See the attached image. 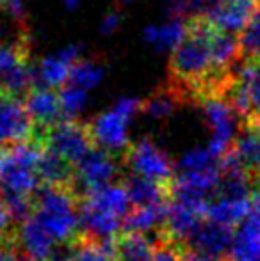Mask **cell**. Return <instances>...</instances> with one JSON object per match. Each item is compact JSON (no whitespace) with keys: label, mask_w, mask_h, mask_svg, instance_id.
<instances>
[{"label":"cell","mask_w":260,"mask_h":261,"mask_svg":"<svg viewBox=\"0 0 260 261\" xmlns=\"http://www.w3.org/2000/svg\"><path fill=\"white\" fill-rule=\"evenodd\" d=\"M0 7H4V0H0Z\"/></svg>","instance_id":"cell-36"},{"label":"cell","mask_w":260,"mask_h":261,"mask_svg":"<svg viewBox=\"0 0 260 261\" xmlns=\"http://www.w3.org/2000/svg\"><path fill=\"white\" fill-rule=\"evenodd\" d=\"M203 2H205V11H207L208 7H210L212 4H216V2H218V0H203Z\"/></svg>","instance_id":"cell-35"},{"label":"cell","mask_w":260,"mask_h":261,"mask_svg":"<svg viewBox=\"0 0 260 261\" xmlns=\"http://www.w3.org/2000/svg\"><path fill=\"white\" fill-rule=\"evenodd\" d=\"M139 110H143V103L137 98H122L111 110L100 114L93 123H89L94 144L107 149L112 155H123L130 146L129 124Z\"/></svg>","instance_id":"cell-5"},{"label":"cell","mask_w":260,"mask_h":261,"mask_svg":"<svg viewBox=\"0 0 260 261\" xmlns=\"http://www.w3.org/2000/svg\"><path fill=\"white\" fill-rule=\"evenodd\" d=\"M80 204L114 213V215L125 219V215L130 212L132 201L125 183H109V185L98 187V189L86 190Z\"/></svg>","instance_id":"cell-16"},{"label":"cell","mask_w":260,"mask_h":261,"mask_svg":"<svg viewBox=\"0 0 260 261\" xmlns=\"http://www.w3.org/2000/svg\"><path fill=\"white\" fill-rule=\"evenodd\" d=\"M125 187L129 190L132 206H145V204H166L171 196V183L164 185L159 181L141 178V176L132 174L127 178Z\"/></svg>","instance_id":"cell-17"},{"label":"cell","mask_w":260,"mask_h":261,"mask_svg":"<svg viewBox=\"0 0 260 261\" xmlns=\"http://www.w3.org/2000/svg\"><path fill=\"white\" fill-rule=\"evenodd\" d=\"M14 242H16L20 254L27 261H52L57 252V242L39 224V220L32 215V212L20 220Z\"/></svg>","instance_id":"cell-10"},{"label":"cell","mask_w":260,"mask_h":261,"mask_svg":"<svg viewBox=\"0 0 260 261\" xmlns=\"http://www.w3.org/2000/svg\"><path fill=\"white\" fill-rule=\"evenodd\" d=\"M175 100H177V94L173 91H166V93H159L155 96H152L148 101L143 103V110L148 114L153 119H164L168 117L175 109Z\"/></svg>","instance_id":"cell-28"},{"label":"cell","mask_w":260,"mask_h":261,"mask_svg":"<svg viewBox=\"0 0 260 261\" xmlns=\"http://www.w3.org/2000/svg\"><path fill=\"white\" fill-rule=\"evenodd\" d=\"M223 178L221 158L210 149L196 148L187 151L175 164V178L171 190L207 197L218 190Z\"/></svg>","instance_id":"cell-3"},{"label":"cell","mask_w":260,"mask_h":261,"mask_svg":"<svg viewBox=\"0 0 260 261\" xmlns=\"http://www.w3.org/2000/svg\"><path fill=\"white\" fill-rule=\"evenodd\" d=\"M68 261H116L112 240H98L82 233L69 242Z\"/></svg>","instance_id":"cell-19"},{"label":"cell","mask_w":260,"mask_h":261,"mask_svg":"<svg viewBox=\"0 0 260 261\" xmlns=\"http://www.w3.org/2000/svg\"><path fill=\"white\" fill-rule=\"evenodd\" d=\"M203 107V114L207 124L210 128V141H208V149L216 156L221 158L233 146V141L237 137V110L233 109L226 98L223 96H210L203 98L200 101Z\"/></svg>","instance_id":"cell-8"},{"label":"cell","mask_w":260,"mask_h":261,"mask_svg":"<svg viewBox=\"0 0 260 261\" xmlns=\"http://www.w3.org/2000/svg\"><path fill=\"white\" fill-rule=\"evenodd\" d=\"M120 23H122V14H120L118 11H112V13H109L107 16L104 18L102 32H105V34H112V32L120 27Z\"/></svg>","instance_id":"cell-30"},{"label":"cell","mask_w":260,"mask_h":261,"mask_svg":"<svg viewBox=\"0 0 260 261\" xmlns=\"http://www.w3.org/2000/svg\"><path fill=\"white\" fill-rule=\"evenodd\" d=\"M258 2L260 0H218L205 11L203 16L219 31L241 34L253 16Z\"/></svg>","instance_id":"cell-12"},{"label":"cell","mask_w":260,"mask_h":261,"mask_svg":"<svg viewBox=\"0 0 260 261\" xmlns=\"http://www.w3.org/2000/svg\"><path fill=\"white\" fill-rule=\"evenodd\" d=\"M239 45L243 57H260V2L246 27L241 31Z\"/></svg>","instance_id":"cell-26"},{"label":"cell","mask_w":260,"mask_h":261,"mask_svg":"<svg viewBox=\"0 0 260 261\" xmlns=\"http://www.w3.org/2000/svg\"><path fill=\"white\" fill-rule=\"evenodd\" d=\"M39 176H41V181H45L46 185L75 187V165L45 148H43L41 158H39Z\"/></svg>","instance_id":"cell-22"},{"label":"cell","mask_w":260,"mask_h":261,"mask_svg":"<svg viewBox=\"0 0 260 261\" xmlns=\"http://www.w3.org/2000/svg\"><path fill=\"white\" fill-rule=\"evenodd\" d=\"M11 222H13V213L9 212L6 203L0 201V237H6L7 231L11 227Z\"/></svg>","instance_id":"cell-31"},{"label":"cell","mask_w":260,"mask_h":261,"mask_svg":"<svg viewBox=\"0 0 260 261\" xmlns=\"http://www.w3.org/2000/svg\"><path fill=\"white\" fill-rule=\"evenodd\" d=\"M34 139L73 165L94 148L91 126L75 119H61L46 128H36Z\"/></svg>","instance_id":"cell-4"},{"label":"cell","mask_w":260,"mask_h":261,"mask_svg":"<svg viewBox=\"0 0 260 261\" xmlns=\"http://www.w3.org/2000/svg\"><path fill=\"white\" fill-rule=\"evenodd\" d=\"M23 2L25 0H4V7H6V11L11 16L18 20L23 14Z\"/></svg>","instance_id":"cell-32"},{"label":"cell","mask_w":260,"mask_h":261,"mask_svg":"<svg viewBox=\"0 0 260 261\" xmlns=\"http://www.w3.org/2000/svg\"><path fill=\"white\" fill-rule=\"evenodd\" d=\"M232 226H226V224L216 222L210 219H205L187 240V247L191 251L205 256H214V258H221L223 254H226L232 249Z\"/></svg>","instance_id":"cell-13"},{"label":"cell","mask_w":260,"mask_h":261,"mask_svg":"<svg viewBox=\"0 0 260 261\" xmlns=\"http://www.w3.org/2000/svg\"><path fill=\"white\" fill-rule=\"evenodd\" d=\"M118 162L107 149H91L80 162L75 164V183L86 190H93L112 183L118 176Z\"/></svg>","instance_id":"cell-11"},{"label":"cell","mask_w":260,"mask_h":261,"mask_svg":"<svg viewBox=\"0 0 260 261\" xmlns=\"http://www.w3.org/2000/svg\"><path fill=\"white\" fill-rule=\"evenodd\" d=\"M20 251L16 247V242L14 237L6 234V237H0V261H18L20 258Z\"/></svg>","instance_id":"cell-29"},{"label":"cell","mask_w":260,"mask_h":261,"mask_svg":"<svg viewBox=\"0 0 260 261\" xmlns=\"http://www.w3.org/2000/svg\"><path fill=\"white\" fill-rule=\"evenodd\" d=\"M102 76H104V68L93 61H84L79 59L75 64L72 66V75H69V82L75 84L84 89H91L97 84H100Z\"/></svg>","instance_id":"cell-25"},{"label":"cell","mask_w":260,"mask_h":261,"mask_svg":"<svg viewBox=\"0 0 260 261\" xmlns=\"http://www.w3.org/2000/svg\"><path fill=\"white\" fill-rule=\"evenodd\" d=\"M235 233L260 242V190L251 194V204Z\"/></svg>","instance_id":"cell-27"},{"label":"cell","mask_w":260,"mask_h":261,"mask_svg":"<svg viewBox=\"0 0 260 261\" xmlns=\"http://www.w3.org/2000/svg\"><path fill=\"white\" fill-rule=\"evenodd\" d=\"M112 251L116 261H153V244L143 233L125 231L112 238Z\"/></svg>","instance_id":"cell-20"},{"label":"cell","mask_w":260,"mask_h":261,"mask_svg":"<svg viewBox=\"0 0 260 261\" xmlns=\"http://www.w3.org/2000/svg\"><path fill=\"white\" fill-rule=\"evenodd\" d=\"M243 119L260 114V57H243L225 94Z\"/></svg>","instance_id":"cell-7"},{"label":"cell","mask_w":260,"mask_h":261,"mask_svg":"<svg viewBox=\"0 0 260 261\" xmlns=\"http://www.w3.org/2000/svg\"><path fill=\"white\" fill-rule=\"evenodd\" d=\"M0 190H2V189H0Z\"/></svg>","instance_id":"cell-37"},{"label":"cell","mask_w":260,"mask_h":261,"mask_svg":"<svg viewBox=\"0 0 260 261\" xmlns=\"http://www.w3.org/2000/svg\"><path fill=\"white\" fill-rule=\"evenodd\" d=\"M189 20L178 16H171L164 25H150L145 29V39L155 50H171L173 52L182 39L187 36Z\"/></svg>","instance_id":"cell-18"},{"label":"cell","mask_w":260,"mask_h":261,"mask_svg":"<svg viewBox=\"0 0 260 261\" xmlns=\"http://www.w3.org/2000/svg\"><path fill=\"white\" fill-rule=\"evenodd\" d=\"M25 105L31 114L36 128H46L57 121L64 119L61 109L59 91L54 87L36 86L25 94Z\"/></svg>","instance_id":"cell-14"},{"label":"cell","mask_w":260,"mask_h":261,"mask_svg":"<svg viewBox=\"0 0 260 261\" xmlns=\"http://www.w3.org/2000/svg\"><path fill=\"white\" fill-rule=\"evenodd\" d=\"M32 215L57 244H69L77 237V229L80 226L75 187L45 185L38 189L32 197Z\"/></svg>","instance_id":"cell-2"},{"label":"cell","mask_w":260,"mask_h":261,"mask_svg":"<svg viewBox=\"0 0 260 261\" xmlns=\"http://www.w3.org/2000/svg\"><path fill=\"white\" fill-rule=\"evenodd\" d=\"M36 123L21 96L0 89V146L32 141Z\"/></svg>","instance_id":"cell-9"},{"label":"cell","mask_w":260,"mask_h":261,"mask_svg":"<svg viewBox=\"0 0 260 261\" xmlns=\"http://www.w3.org/2000/svg\"><path fill=\"white\" fill-rule=\"evenodd\" d=\"M166 204H145V206H134L123 219V229L132 233H148L157 226H162L164 215H166Z\"/></svg>","instance_id":"cell-23"},{"label":"cell","mask_w":260,"mask_h":261,"mask_svg":"<svg viewBox=\"0 0 260 261\" xmlns=\"http://www.w3.org/2000/svg\"><path fill=\"white\" fill-rule=\"evenodd\" d=\"M43 146L32 139L20 144L2 146L0 149V189L4 199H32L38 192L39 158Z\"/></svg>","instance_id":"cell-1"},{"label":"cell","mask_w":260,"mask_h":261,"mask_svg":"<svg viewBox=\"0 0 260 261\" xmlns=\"http://www.w3.org/2000/svg\"><path fill=\"white\" fill-rule=\"evenodd\" d=\"M80 59L79 46H68L61 50L56 55L43 59L41 64L38 66V86L54 87L61 89L69 82L72 75V66Z\"/></svg>","instance_id":"cell-15"},{"label":"cell","mask_w":260,"mask_h":261,"mask_svg":"<svg viewBox=\"0 0 260 261\" xmlns=\"http://www.w3.org/2000/svg\"><path fill=\"white\" fill-rule=\"evenodd\" d=\"M64 4L68 9H75V7L79 6V0H64Z\"/></svg>","instance_id":"cell-34"},{"label":"cell","mask_w":260,"mask_h":261,"mask_svg":"<svg viewBox=\"0 0 260 261\" xmlns=\"http://www.w3.org/2000/svg\"><path fill=\"white\" fill-rule=\"evenodd\" d=\"M182 261H223L219 258H214V256H205V254H200V252H195L189 249L187 252H185L184 259Z\"/></svg>","instance_id":"cell-33"},{"label":"cell","mask_w":260,"mask_h":261,"mask_svg":"<svg viewBox=\"0 0 260 261\" xmlns=\"http://www.w3.org/2000/svg\"><path fill=\"white\" fill-rule=\"evenodd\" d=\"M232 151L235 153L237 160L251 176L260 174V134L243 124L241 132L233 141Z\"/></svg>","instance_id":"cell-21"},{"label":"cell","mask_w":260,"mask_h":261,"mask_svg":"<svg viewBox=\"0 0 260 261\" xmlns=\"http://www.w3.org/2000/svg\"><path fill=\"white\" fill-rule=\"evenodd\" d=\"M59 91V98H61V109H63V116L64 119H75V116H79L84 110L87 101V89L79 87L75 84L68 82L66 86H63Z\"/></svg>","instance_id":"cell-24"},{"label":"cell","mask_w":260,"mask_h":261,"mask_svg":"<svg viewBox=\"0 0 260 261\" xmlns=\"http://www.w3.org/2000/svg\"><path fill=\"white\" fill-rule=\"evenodd\" d=\"M123 162L132 174L152 181L170 185L175 178V162L150 137H143L130 144L123 153Z\"/></svg>","instance_id":"cell-6"}]
</instances>
